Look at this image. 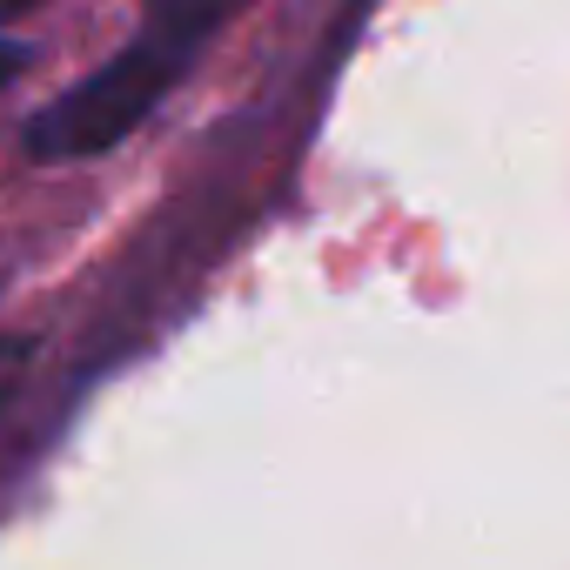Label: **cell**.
Segmentation results:
<instances>
[{
    "mask_svg": "<svg viewBox=\"0 0 570 570\" xmlns=\"http://www.w3.org/2000/svg\"><path fill=\"white\" fill-rule=\"evenodd\" d=\"M188 61H195L188 41L161 35V28H141V35H135L101 75L75 81L55 108L35 115V128H28V155H35V161L108 155L115 141H128V135L155 115V101L188 75Z\"/></svg>",
    "mask_w": 570,
    "mask_h": 570,
    "instance_id": "6da1fadb",
    "label": "cell"
},
{
    "mask_svg": "<svg viewBox=\"0 0 570 570\" xmlns=\"http://www.w3.org/2000/svg\"><path fill=\"white\" fill-rule=\"evenodd\" d=\"M141 8H148V28H161V35L202 48L208 35H222V28L248 8V0H141Z\"/></svg>",
    "mask_w": 570,
    "mask_h": 570,
    "instance_id": "7a4b0ae2",
    "label": "cell"
},
{
    "mask_svg": "<svg viewBox=\"0 0 570 570\" xmlns=\"http://www.w3.org/2000/svg\"><path fill=\"white\" fill-rule=\"evenodd\" d=\"M21 61H28V48H21V41H0V81H14V75H21Z\"/></svg>",
    "mask_w": 570,
    "mask_h": 570,
    "instance_id": "3957f363",
    "label": "cell"
},
{
    "mask_svg": "<svg viewBox=\"0 0 570 570\" xmlns=\"http://www.w3.org/2000/svg\"><path fill=\"white\" fill-rule=\"evenodd\" d=\"M35 8H48V0H0V14H35Z\"/></svg>",
    "mask_w": 570,
    "mask_h": 570,
    "instance_id": "277c9868",
    "label": "cell"
}]
</instances>
